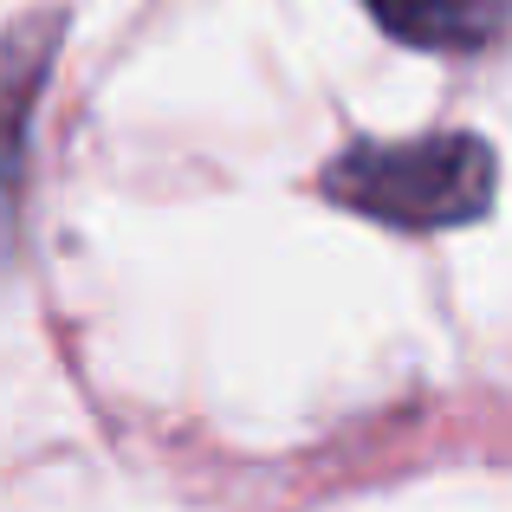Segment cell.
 I'll return each instance as SVG.
<instances>
[{
    "mask_svg": "<svg viewBox=\"0 0 512 512\" xmlns=\"http://www.w3.org/2000/svg\"><path fill=\"white\" fill-rule=\"evenodd\" d=\"M500 156L474 130H435L402 143H350L318 169V195L344 214L402 227V234H441L467 227L493 208Z\"/></svg>",
    "mask_w": 512,
    "mask_h": 512,
    "instance_id": "cell-1",
    "label": "cell"
},
{
    "mask_svg": "<svg viewBox=\"0 0 512 512\" xmlns=\"http://www.w3.org/2000/svg\"><path fill=\"white\" fill-rule=\"evenodd\" d=\"M389 39L422 52H480L506 33L512 0H363Z\"/></svg>",
    "mask_w": 512,
    "mask_h": 512,
    "instance_id": "cell-2",
    "label": "cell"
}]
</instances>
